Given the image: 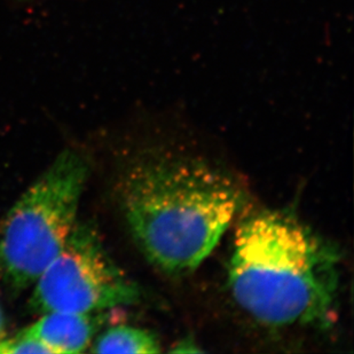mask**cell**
<instances>
[{
	"mask_svg": "<svg viewBox=\"0 0 354 354\" xmlns=\"http://www.w3.org/2000/svg\"><path fill=\"white\" fill-rule=\"evenodd\" d=\"M120 205L145 257L170 275L194 272L243 203L227 172L193 155L145 151L122 177Z\"/></svg>",
	"mask_w": 354,
	"mask_h": 354,
	"instance_id": "1",
	"label": "cell"
},
{
	"mask_svg": "<svg viewBox=\"0 0 354 354\" xmlns=\"http://www.w3.org/2000/svg\"><path fill=\"white\" fill-rule=\"evenodd\" d=\"M341 251L294 214L261 210L235 233L228 287L268 327L326 324L337 299Z\"/></svg>",
	"mask_w": 354,
	"mask_h": 354,
	"instance_id": "2",
	"label": "cell"
},
{
	"mask_svg": "<svg viewBox=\"0 0 354 354\" xmlns=\"http://www.w3.org/2000/svg\"><path fill=\"white\" fill-rule=\"evenodd\" d=\"M88 167L64 151L8 211L0 227V273L17 289L35 283L77 224Z\"/></svg>",
	"mask_w": 354,
	"mask_h": 354,
	"instance_id": "3",
	"label": "cell"
},
{
	"mask_svg": "<svg viewBox=\"0 0 354 354\" xmlns=\"http://www.w3.org/2000/svg\"><path fill=\"white\" fill-rule=\"evenodd\" d=\"M141 289L104 249L94 228L75 225L57 257L35 281V311L97 313L140 303Z\"/></svg>",
	"mask_w": 354,
	"mask_h": 354,
	"instance_id": "4",
	"label": "cell"
},
{
	"mask_svg": "<svg viewBox=\"0 0 354 354\" xmlns=\"http://www.w3.org/2000/svg\"><path fill=\"white\" fill-rule=\"evenodd\" d=\"M97 313L47 312L24 330L45 345L50 353H80L92 344L102 315Z\"/></svg>",
	"mask_w": 354,
	"mask_h": 354,
	"instance_id": "5",
	"label": "cell"
},
{
	"mask_svg": "<svg viewBox=\"0 0 354 354\" xmlns=\"http://www.w3.org/2000/svg\"><path fill=\"white\" fill-rule=\"evenodd\" d=\"M92 352L95 353H160V343L151 331L131 326H115L94 337Z\"/></svg>",
	"mask_w": 354,
	"mask_h": 354,
	"instance_id": "6",
	"label": "cell"
},
{
	"mask_svg": "<svg viewBox=\"0 0 354 354\" xmlns=\"http://www.w3.org/2000/svg\"><path fill=\"white\" fill-rule=\"evenodd\" d=\"M50 353V350L36 338L21 331L14 337L0 339V354Z\"/></svg>",
	"mask_w": 354,
	"mask_h": 354,
	"instance_id": "7",
	"label": "cell"
},
{
	"mask_svg": "<svg viewBox=\"0 0 354 354\" xmlns=\"http://www.w3.org/2000/svg\"><path fill=\"white\" fill-rule=\"evenodd\" d=\"M196 343H195L193 338H184L181 341L178 342L177 344L174 345V348L171 350V352L174 353H193V352H201Z\"/></svg>",
	"mask_w": 354,
	"mask_h": 354,
	"instance_id": "8",
	"label": "cell"
},
{
	"mask_svg": "<svg viewBox=\"0 0 354 354\" xmlns=\"http://www.w3.org/2000/svg\"><path fill=\"white\" fill-rule=\"evenodd\" d=\"M5 319H3V310H1V305H0V339H3L5 336Z\"/></svg>",
	"mask_w": 354,
	"mask_h": 354,
	"instance_id": "9",
	"label": "cell"
}]
</instances>
